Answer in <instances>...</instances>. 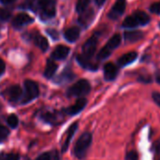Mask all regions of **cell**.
I'll use <instances>...</instances> for the list:
<instances>
[{
	"label": "cell",
	"instance_id": "obj_1",
	"mask_svg": "<svg viewBox=\"0 0 160 160\" xmlns=\"http://www.w3.org/2000/svg\"><path fill=\"white\" fill-rule=\"evenodd\" d=\"M91 142H92V135L89 132L83 133L76 142V145L74 148L75 156L78 158L82 159L86 156L87 150L89 149Z\"/></svg>",
	"mask_w": 160,
	"mask_h": 160
},
{
	"label": "cell",
	"instance_id": "obj_2",
	"mask_svg": "<svg viewBox=\"0 0 160 160\" xmlns=\"http://www.w3.org/2000/svg\"><path fill=\"white\" fill-rule=\"evenodd\" d=\"M91 86L88 81L80 80L75 84H73L68 91V96L69 97H82L90 92Z\"/></svg>",
	"mask_w": 160,
	"mask_h": 160
},
{
	"label": "cell",
	"instance_id": "obj_3",
	"mask_svg": "<svg viewBox=\"0 0 160 160\" xmlns=\"http://www.w3.org/2000/svg\"><path fill=\"white\" fill-rule=\"evenodd\" d=\"M24 89H25V92H24V96H23L22 101L23 104L28 103V102L32 101L33 99H35L36 98H38L39 90H38V84L35 82L29 81V80L25 81Z\"/></svg>",
	"mask_w": 160,
	"mask_h": 160
},
{
	"label": "cell",
	"instance_id": "obj_4",
	"mask_svg": "<svg viewBox=\"0 0 160 160\" xmlns=\"http://www.w3.org/2000/svg\"><path fill=\"white\" fill-rule=\"evenodd\" d=\"M38 8L41 12L47 17L55 15V1L54 0H38Z\"/></svg>",
	"mask_w": 160,
	"mask_h": 160
},
{
	"label": "cell",
	"instance_id": "obj_5",
	"mask_svg": "<svg viewBox=\"0 0 160 160\" xmlns=\"http://www.w3.org/2000/svg\"><path fill=\"white\" fill-rule=\"evenodd\" d=\"M97 45H98V38L96 36L91 37L83 45L82 47V52H83V55H85L86 57L90 58L94 55V53L96 52L97 50Z\"/></svg>",
	"mask_w": 160,
	"mask_h": 160
},
{
	"label": "cell",
	"instance_id": "obj_6",
	"mask_svg": "<svg viewBox=\"0 0 160 160\" xmlns=\"http://www.w3.org/2000/svg\"><path fill=\"white\" fill-rule=\"evenodd\" d=\"M126 6H127L126 0H116V2L114 3L113 7L112 8L111 11L109 13V17L112 19L119 18L125 12Z\"/></svg>",
	"mask_w": 160,
	"mask_h": 160
},
{
	"label": "cell",
	"instance_id": "obj_7",
	"mask_svg": "<svg viewBox=\"0 0 160 160\" xmlns=\"http://www.w3.org/2000/svg\"><path fill=\"white\" fill-rule=\"evenodd\" d=\"M7 98L11 102H17L22 97V89L19 85H12L6 92Z\"/></svg>",
	"mask_w": 160,
	"mask_h": 160
},
{
	"label": "cell",
	"instance_id": "obj_8",
	"mask_svg": "<svg viewBox=\"0 0 160 160\" xmlns=\"http://www.w3.org/2000/svg\"><path fill=\"white\" fill-rule=\"evenodd\" d=\"M118 74V68L112 63H107L104 66V78L106 81H112Z\"/></svg>",
	"mask_w": 160,
	"mask_h": 160
},
{
	"label": "cell",
	"instance_id": "obj_9",
	"mask_svg": "<svg viewBox=\"0 0 160 160\" xmlns=\"http://www.w3.org/2000/svg\"><path fill=\"white\" fill-rule=\"evenodd\" d=\"M31 22H33V19L29 15H27L26 13H20L14 18L13 25L16 28H21V27L30 23Z\"/></svg>",
	"mask_w": 160,
	"mask_h": 160
},
{
	"label": "cell",
	"instance_id": "obj_10",
	"mask_svg": "<svg viewBox=\"0 0 160 160\" xmlns=\"http://www.w3.org/2000/svg\"><path fill=\"white\" fill-rule=\"evenodd\" d=\"M69 53V48L65 45H59L57 46L54 51L52 53V56L53 59L56 60H63L65 59Z\"/></svg>",
	"mask_w": 160,
	"mask_h": 160
},
{
	"label": "cell",
	"instance_id": "obj_11",
	"mask_svg": "<svg viewBox=\"0 0 160 160\" xmlns=\"http://www.w3.org/2000/svg\"><path fill=\"white\" fill-rule=\"evenodd\" d=\"M86 103H87L86 99L83 98H79V99L75 102L74 105H72L71 107H69V108L67 110V112H68V114H70V115L77 114V113H79L80 112H82V111L83 110V108L85 107Z\"/></svg>",
	"mask_w": 160,
	"mask_h": 160
},
{
	"label": "cell",
	"instance_id": "obj_12",
	"mask_svg": "<svg viewBox=\"0 0 160 160\" xmlns=\"http://www.w3.org/2000/svg\"><path fill=\"white\" fill-rule=\"evenodd\" d=\"M137 52H129L124 55H122L119 59H118V65L121 67H125L128 66L129 64H131L132 62H134L137 58Z\"/></svg>",
	"mask_w": 160,
	"mask_h": 160
},
{
	"label": "cell",
	"instance_id": "obj_13",
	"mask_svg": "<svg viewBox=\"0 0 160 160\" xmlns=\"http://www.w3.org/2000/svg\"><path fill=\"white\" fill-rule=\"evenodd\" d=\"M124 38L128 41L135 42V41H138V40H140V39H142L143 38V33L139 31V30H129V31L125 32Z\"/></svg>",
	"mask_w": 160,
	"mask_h": 160
},
{
	"label": "cell",
	"instance_id": "obj_14",
	"mask_svg": "<svg viewBox=\"0 0 160 160\" xmlns=\"http://www.w3.org/2000/svg\"><path fill=\"white\" fill-rule=\"evenodd\" d=\"M77 128H78V124H77V123H74V124H72V125L69 127V128H68V130L67 139L65 140V142H64L63 147H62V152H63V153H65V152L68 150V145H69V143H70V141H71L72 137L74 136V134H75Z\"/></svg>",
	"mask_w": 160,
	"mask_h": 160
},
{
	"label": "cell",
	"instance_id": "obj_15",
	"mask_svg": "<svg viewBox=\"0 0 160 160\" xmlns=\"http://www.w3.org/2000/svg\"><path fill=\"white\" fill-rule=\"evenodd\" d=\"M77 61L78 63L84 68H87V69H91V70H96L98 68V66L95 65V64H92L89 60L88 57H86L85 55L83 54H81V55H78L77 56Z\"/></svg>",
	"mask_w": 160,
	"mask_h": 160
},
{
	"label": "cell",
	"instance_id": "obj_16",
	"mask_svg": "<svg viewBox=\"0 0 160 160\" xmlns=\"http://www.w3.org/2000/svg\"><path fill=\"white\" fill-rule=\"evenodd\" d=\"M121 40H122L121 36H120L119 34H115L114 36H112V37L111 38V39L108 41V43L106 44V46H105L104 48H106L109 52H112L114 49H116V48L120 45Z\"/></svg>",
	"mask_w": 160,
	"mask_h": 160
},
{
	"label": "cell",
	"instance_id": "obj_17",
	"mask_svg": "<svg viewBox=\"0 0 160 160\" xmlns=\"http://www.w3.org/2000/svg\"><path fill=\"white\" fill-rule=\"evenodd\" d=\"M80 36V30L77 27H71L66 30L65 32V38L69 42H74L78 39Z\"/></svg>",
	"mask_w": 160,
	"mask_h": 160
},
{
	"label": "cell",
	"instance_id": "obj_18",
	"mask_svg": "<svg viewBox=\"0 0 160 160\" xmlns=\"http://www.w3.org/2000/svg\"><path fill=\"white\" fill-rule=\"evenodd\" d=\"M133 16H134L135 19L137 20L139 25H145V24H147V23L150 22V17H149V15H148L146 12L142 11V10L136 11V12L133 14Z\"/></svg>",
	"mask_w": 160,
	"mask_h": 160
},
{
	"label": "cell",
	"instance_id": "obj_19",
	"mask_svg": "<svg viewBox=\"0 0 160 160\" xmlns=\"http://www.w3.org/2000/svg\"><path fill=\"white\" fill-rule=\"evenodd\" d=\"M34 42L41 51H43V52L47 51L49 43H48V40L43 36L39 35V34H36L34 37Z\"/></svg>",
	"mask_w": 160,
	"mask_h": 160
},
{
	"label": "cell",
	"instance_id": "obj_20",
	"mask_svg": "<svg viewBox=\"0 0 160 160\" xmlns=\"http://www.w3.org/2000/svg\"><path fill=\"white\" fill-rule=\"evenodd\" d=\"M57 69V65L51 59H49L47 61V65H46V68H45V71H44V76L47 78V79H51L55 71Z\"/></svg>",
	"mask_w": 160,
	"mask_h": 160
},
{
	"label": "cell",
	"instance_id": "obj_21",
	"mask_svg": "<svg viewBox=\"0 0 160 160\" xmlns=\"http://www.w3.org/2000/svg\"><path fill=\"white\" fill-rule=\"evenodd\" d=\"M139 25L137 20L135 19V17L132 15V16H128L125 19L124 22H123V27L125 28H128V29H131V28H135Z\"/></svg>",
	"mask_w": 160,
	"mask_h": 160
},
{
	"label": "cell",
	"instance_id": "obj_22",
	"mask_svg": "<svg viewBox=\"0 0 160 160\" xmlns=\"http://www.w3.org/2000/svg\"><path fill=\"white\" fill-rule=\"evenodd\" d=\"M89 3H90V0H78L76 4V10L79 13L85 11V9L89 6Z\"/></svg>",
	"mask_w": 160,
	"mask_h": 160
},
{
	"label": "cell",
	"instance_id": "obj_23",
	"mask_svg": "<svg viewBox=\"0 0 160 160\" xmlns=\"http://www.w3.org/2000/svg\"><path fill=\"white\" fill-rule=\"evenodd\" d=\"M7 122H8V126H9L10 128H17V126H18L19 119H18V117H17L15 114H11V115H9V116L8 117Z\"/></svg>",
	"mask_w": 160,
	"mask_h": 160
},
{
	"label": "cell",
	"instance_id": "obj_24",
	"mask_svg": "<svg viewBox=\"0 0 160 160\" xmlns=\"http://www.w3.org/2000/svg\"><path fill=\"white\" fill-rule=\"evenodd\" d=\"M20 157L17 154H1L0 160H19Z\"/></svg>",
	"mask_w": 160,
	"mask_h": 160
},
{
	"label": "cell",
	"instance_id": "obj_25",
	"mask_svg": "<svg viewBox=\"0 0 160 160\" xmlns=\"http://www.w3.org/2000/svg\"><path fill=\"white\" fill-rule=\"evenodd\" d=\"M111 52H109L106 48H102L101 50H100V52H98V60H104V59H106V58H108L110 55H111Z\"/></svg>",
	"mask_w": 160,
	"mask_h": 160
},
{
	"label": "cell",
	"instance_id": "obj_26",
	"mask_svg": "<svg viewBox=\"0 0 160 160\" xmlns=\"http://www.w3.org/2000/svg\"><path fill=\"white\" fill-rule=\"evenodd\" d=\"M10 17V13L9 11L4 9V8H0V21L1 22H6L9 19Z\"/></svg>",
	"mask_w": 160,
	"mask_h": 160
},
{
	"label": "cell",
	"instance_id": "obj_27",
	"mask_svg": "<svg viewBox=\"0 0 160 160\" xmlns=\"http://www.w3.org/2000/svg\"><path fill=\"white\" fill-rule=\"evenodd\" d=\"M150 10L155 14H160V1L152 4L150 7Z\"/></svg>",
	"mask_w": 160,
	"mask_h": 160
},
{
	"label": "cell",
	"instance_id": "obj_28",
	"mask_svg": "<svg viewBox=\"0 0 160 160\" xmlns=\"http://www.w3.org/2000/svg\"><path fill=\"white\" fill-rule=\"evenodd\" d=\"M8 133L9 132L8 128L0 123V139H5L8 135Z\"/></svg>",
	"mask_w": 160,
	"mask_h": 160
},
{
	"label": "cell",
	"instance_id": "obj_29",
	"mask_svg": "<svg viewBox=\"0 0 160 160\" xmlns=\"http://www.w3.org/2000/svg\"><path fill=\"white\" fill-rule=\"evenodd\" d=\"M126 160H138V154L135 151H131L129 153H128Z\"/></svg>",
	"mask_w": 160,
	"mask_h": 160
},
{
	"label": "cell",
	"instance_id": "obj_30",
	"mask_svg": "<svg viewBox=\"0 0 160 160\" xmlns=\"http://www.w3.org/2000/svg\"><path fill=\"white\" fill-rule=\"evenodd\" d=\"M153 99H154V101L158 105V107L160 108V93H158V92H156V93H153Z\"/></svg>",
	"mask_w": 160,
	"mask_h": 160
},
{
	"label": "cell",
	"instance_id": "obj_31",
	"mask_svg": "<svg viewBox=\"0 0 160 160\" xmlns=\"http://www.w3.org/2000/svg\"><path fill=\"white\" fill-rule=\"evenodd\" d=\"M36 160H51V157L48 153H44V154L40 155Z\"/></svg>",
	"mask_w": 160,
	"mask_h": 160
},
{
	"label": "cell",
	"instance_id": "obj_32",
	"mask_svg": "<svg viewBox=\"0 0 160 160\" xmlns=\"http://www.w3.org/2000/svg\"><path fill=\"white\" fill-rule=\"evenodd\" d=\"M48 34L51 36V37H52L54 39H57V38H58V35H57V32L55 31V30H52V29H48Z\"/></svg>",
	"mask_w": 160,
	"mask_h": 160
},
{
	"label": "cell",
	"instance_id": "obj_33",
	"mask_svg": "<svg viewBox=\"0 0 160 160\" xmlns=\"http://www.w3.org/2000/svg\"><path fill=\"white\" fill-rule=\"evenodd\" d=\"M153 146H154V149H155V151L157 153H160V140L158 141V142H156Z\"/></svg>",
	"mask_w": 160,
	"mask_h": 160
},
{
	"label": "cell",
	"instance_id": "obj_34",
	"mask_svg": "<svg viewBox=\"0 0 160 160\" xmlns=\"http://www.w3.org/2000/svg\"><path fill=\"white\" fill-rule=\"evenodd\" d=\"M5 68H6L5 63H4V61L0 58V75L5 71Z\"/></svg>",
	"mask_w": 160,
	"mask_h": 160
},
{
	"label": "cell",
	"instance_id": "obj_35",
	"mask_svg": "<svg viewBox=\"0 0 160 160\" xmlns=\"http://www.w3.org/2000/svg\"><path fill=\"white\" fill-rule=\"evenodd\" d=\"M140 81H142V82H151V79L149 78V77H142V78H140Z\"/></svg>",
	"mask_w": 160,
	"mask_h": 160
},
{
	"label": "cell",
	"instance_id": "obj_36",
	"mask_svg": "<svg viewBox=\"0 0 160 160\" xmlns=\"http://www.w3.org/2000/svg\"><path fill=\"white\" fill-rule=\"evenodd\" d=\"M15 0H0V2L2 3V4H10V3H12V2H14Z\"/></svg>",
	"mask_w": 160,
	"mask_h": 160
},
{
	"label": "cell",
	"instance_id": "obj_37",
	"mask_svg": "<svg viewBox=\"0 0 160 160\" xmlns=\"http://www.w3.org/2000/svg\"><path fill=\"white\" fill-rule=\"evenodd\" d=\"M52 160H59V155L56 151H54L53 157H52Z\"/></svg>",
	"mask_w": 160,
	"mask_h": 160
},
{
	"label": "cell",
	"instance_id": "obj_38",
	"mask_svg": "<svg viewBox=\"0 0 160 160\" xmlns=\"http://www.w3.org/2000/svg\"><path fill=\"white\" fill-rule=\"evenodd\" d=\"M95 1H96V3H97L98 6H101V5L104 4V2H105L106 0H95Z\"/></svg>",
	"mask_w": 160,
	"mask_h": 160
},
{
	"label": "cell",
	"instance_id": "obj_39",
	"mask_svg": "<svg viewBox=\"0 0 160 160\" xmlns=\"http://www.w3.org/2000/svg\"><path fill=\"white\" fill-rule=\"evenodd\" d=\"M156 80H157V82H158L160 84V71L159 72H158L157 73V77H156Z\"/></svg>",
	"mask_w": 160,
	"mask_h": 160
},
{
	"label": "cell",
	"instance_id": "obj_40",
	"mask_svg": "<svg viewBox=\"0 0 160 160\" xmlns=\"http://www.w3.org/2000/svg\"><path fill=\"white\" fill-rule=\"evenodd\" d=\"M158 160H160V159H158Z\"/></svg>",
	"mask_w": 160,
	"mask_h": 160
}]
</instances>
